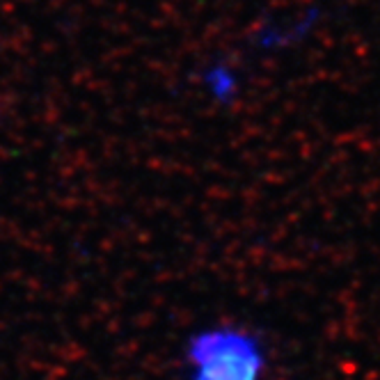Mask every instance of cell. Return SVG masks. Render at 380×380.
<instances>
[{
  "label": "cell",
  "instance_id": "cell-1",
  "mask_svg": "<svg viewBox=\"0 0 380 380\" xmlns=\"http://www.w3.org/2000/svg\"><path fill=\"white\" fill-rule=\"evenodd\" d=\"M181 358L186 380H266L270 369L266 342L234 321L197 328Z\"/></svg>",
  "mask_w": 380,
  "mask_h": 380
}]
</instances>
